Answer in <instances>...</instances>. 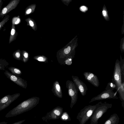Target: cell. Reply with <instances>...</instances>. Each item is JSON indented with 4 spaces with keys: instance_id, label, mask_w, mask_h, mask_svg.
Segmentation results:
<instances>
[{
    "instance_id": "6da1fadb",
    "label": "cell",
    "mask_w": 124,
    "mask_h": 124,
    "mask_svg": "<svg viewBox=\"0 0 124 124\" xmlns=\"http://www.w3.org/2000/svg\"><path fill=\"white\" fill-rule=\"evenodd\" d=\"M39 99L33 98L21 102L8 112L6 118L14 116L28 111L35 107L38 103Z\"/></svg>"
},
{
    "instance_id": "7a4b0ae2",
    "label": "cell",
    "mask_w": 124,
    "mask_h": 124,
    "mask_svg": "<svg viewBox=\"0 0 124 124\" xmlns=\"http://www.w3.org/2000/svg\"><path fill=\"white\" fill-rule=\"evenodd\" d=\"M112 106V104L107 103L106 102H98V105L90 118V124H97L99 119Z\"/></svg>"
},
{
    "instance_id": "3957f363",
    "label": "cell",
    "mask_w": 124,
    "mask_h": 124,
    "mask_svg": "<svg viewBox=\"0 0 124 124\" xmlns=\"http://www.w3.org/2000/svg\"><path fill=\"white\" fill-rule=\"evenodd\" d=\"M98 105V103L94 105L86 106L80 110L77 117L80 124H85L90 119Z\"/></svg>"
},
{
    "instance_id": "277c9868",
    "label": "cell",
    "mask_w": 124,
    "mask_h": 124,
    "mask_svg": "<svg viewBox=\"0 0 124 124\" xmlns=\"http://www.w3.org/2000/svg\"><path fill=\"white\" fill-rule=\"evenodd\" d=\"M119 62V61L118 59H117L115 63L112 79V82L114 83L116 86V90L117 92L120 88L122 83Z\"/></svg>"
},
{
    "instance_id": "5b68a950",
    "label": "cell",
    "mask_w": 124,
    "mask_h": 124,
    "mask_svg": "<svg viewBox=\"0 0 124 124\" xmlns=\"http://www.w3.org/2000/svg\"><path fill=\"white\" fill-rule=\"evenodd\" d=\"M117 92H115L109 89H105L100 94L92 98L89 101L91 103L94 101L109 99H118L116 95Z\"/></svg>"
},
{
    "instance_id": "8992f818",
    "label": "cell",
    "mask_w": 124,
    "mask_h": 124,
    "mask_svg": "<svg viewBox=\"0 0 124 124\" xmlns=\"http://www.w3.org/2000/svg\"><path fill=\"white\" fill-rule=\"evenodd\" d=\"M19 93L12 95H8L0 99V111L8 107L13 102L16 100L20 96Z\"/></svg>"
},
{
    "instance_id": "52a82bcc",
    "label": "cell",
    "mask_w": 124,
    "mask_h": 124,
    "mask_svg": "<svg viewBox=\"0 0 124 124\" xmlns=\"http://www.w3.org/2000/svg\"><path fill=\"white\" fill-rule=\"evenodd\" d=\"M69 94L71 97V101L70 107L71 108H72L77 101L78 93L79 90L74 83L71 81H69Z\"/></svg>"
},
{
    "instance_id": "ba28073f",
    "label": "cell",
    "mask_w": 124,
    "mask_h": 124,
    "mask_svg": "<svg viewBox=\"0 0 124 124\" xmlns=\"http://www.w3.org/2000/svg\"><path fill=\"white\" fill-rule=\"evenodd\" d=\"M63 112V108L58 106L54 108L51 111L47 113L46 115L42 117V119L46 121L48 119L55 120L60 118Z\"/></svg>"
},
{
    "instance_id": "9c48e42d",
    "label": "cell",
    "mask_w": 124,
    "mask_h": 124,
    "mask_svg": "<svg viewBox=\"0 0 124 124\" xmlns=\"http://www.w3.org/2000/svg\"><path fill=\"white\" fill-rule=\"evenodd\" d=\"M19 0H11L8 4L2 9L0 14V18H3L11 11L15 9L19 2Z\"/></svg>"
},
{
    "instance_id": "30bf717a",
    "label": "cell",
    "mask_w": 124,
    "mask_h": 124,
    "mask_svg": "<svg viewBox=\"0 0 124 124\" xmlns=\"http://www.w3.org/2000/svg\"><path fill=\"white\" fill-rule=\"evenodd\" d=\"M72 78L74 83L77 86L82 96H85L88 90L87 87L85 84L77 76H72Z\"/></svg>"
},
{
    "instance_id": "8fae6325",
    "label": "cell",
    "mask_w": 124,
    "mask_h": 124,
    "mask_svg": "<svg viewBox=\"0 0 124 124\" xmlns=\"http://www.w3.org/2000/svg\"><path fill=\"white\" fill-rule=\"evenodd\" d=\"M85 79L94 86L98 87L100 85L99 80L97 77L93 73L85 72L83 73Z\"/></svg>"
},
{
    "instance_id": "7c38bea8",
    "label": "cell",
    "mask_w": 124,
    "mask_h": 124,
    "mask_svg": "<svg viewBox=\"0 0 124 124\" xmlns=\"http://www.w3.org/2000/svg\"><path fill=\"white\" fill-rule=\"evenodd\" d=\"M4 73L8 78L17 85L23 88L25 87V85L22 78L14 75L7 70Z\"/></svg>"
},
{
    "instance_id": "4fadbf2b",
    "label": "cell",
    "mask_w": 124,
    "mask_h": 124,
    "mask_svg": "<svg viewBox=\"0 0 124 124\" xmlns=\"http://www.w3.org/2000/svg\"><path fill=\"white\" fill-rule=\"evenodd\" d=\"M119 119L117 115L114 113L111 115L103 124H118Z\"/></svg>"
},
{
    "instance_id": "5bb4252c",
    "label": "cell",
    "mask_w": 124,
    "mask_h": 124,
    "mask_svg": "<svg viewBox=\"0 0 124 124\" xmlns=\"http://www.w3.org/2000/svg\"><path fill=\"white\" fill-rule=\"evenodd\" d=\"M17 34L18 33L16 29L15 25L12 24L9 42V44L16 39Z\"/></svg>"
},
{
    "instance_id": "9a60e30c",
    "label": "cell",
    "mask_w": 124,
    "mask_h": 124,
    "mask_svg": "<svg viewBox=\"0 0 124 124\" xmlns=\"http://www.w3.org/2000/svg\"><path fill=\"white\" fill-rule=\"evenodd\" d=\"M120 58L119 64L121 75V80L122 82H124V59H122L121 55Z\"/></svg>"
},
{
    "instance_id": "2e32d148",
    "label": "cell",
    "mask_w": 124,
    "mask_h": 124,
    "mask_svg": "<svg viewBox=\"0 0 124 124\" xmlns=\"http://www.w3.org/2000/svg\"><path fill=\"white\" fill-rule=\"evenodd\" d=\"M8 69L12 74L16 76L20 75L22 73L20 69L15 67H11L8 68Z\"/></svg>"
},
{
    "instance_id": "e0dca14e",
    "label": "cell",
    "mask_w": 124,
    "mask_h": 124,
    "mask_svg": "<svg viewBox=\"0 0 124 124\" xmlns=\"http://www.w3.org/2000/svg\"><path fill=\"white\" fill-rule=\"evenodd\" d=\"M102 15L105 19L107 21L109 20V18L108 16V11L105 5L102 8Z\"/></svg>"
},
{
    "instance_id": "ac0fdd59",
    "label": "cell",
    "mask_w": 124,
    "mask_h": 124,
    "mask_svg": "<svg viewBox=\"0 0 124 124\" xmlns=\"http://www.w3.org/2000/svg\"><path fill=\"white\" fill-rule=\"evenodd\" d=\"M60 118L62 120L65 121H70L71 120L69 115L66 112H64L62 113Z\"/></svg>"
},
{
    "instance_id": "d6986e66",
    "label": "cell",
    "mask_w": 124,
    "mask_h": 124,
    "mask_svg": "<svg viewBox=\"0 0 124 124\" xmlns=\"http://www.w3.org/2000/svg\"><path fill=\"white\" fill-rule=\"evenodd\" d=\"M10 16L7 15L4 17L2 20L0 22V30L5 24L8 21L9 19Z\"/></svg>"
},
{
    "instance_id": "ffe728a7",
    "label": "cell",
    "mask_w": 124,
    "mask_h": 124,
    "mask_svg": "<svg viewBox=\"0 0 124 124\" xmlns=\"http://www.w3.org/2000/svg\"><path fill=\"white\" fill-rule=\"evenodd\" d=\"M13 56L15 59L19 60H20L21 54L20 50L18 49L14 52L13 54Z\"/></svg>"
},
{
    "instance_id": "44dd1931",
    "label": "cell",
    "mask_w": 124,
    "mask_h": 124,
    "mask_svg": "<svg viewBox=\"0 0 124 124\" xmlns=\"http://www.w3.org/2000/svg\"><path fill=\"white\" fill-rule=\"evenodd\" d=\"M116 87L115 84L112 82L108 83L105 89H109L113 91L114 89H116Z\"/></svg>"
},
{
    "instance_id": "7402d4cb",
    "label": "cell",
    "mask_w": 124,
    "mask_h": 124,
    "mask_svg": "<svg viewBox=\"0 0 124 124\" xmlns=\"http://www.w3.org/2000/svg\"><path fill=\"white\" fill-rule=\"evenodd\" d=\"M20 19L19 18V16H15L13 17L12 20V24L15 25L18 24L20 22Z\"/></svg>"
},
{
    "instance_id": "603a6c76",
    "label": "cell",
    "mask_w": 124,
    "mask_h": 124,
    "mask_svg": "<svg viewBox=\"0 0 124 124\" xmlns=\"http://www.w3.org/2000/svg\"><path fill=\"white\" fill-rule=\"evenodd\" d=\"M120 48L121 53H124V37L121 39Z\"/></svg>"
},
{
    "instance_id": "cb8c5ba5",
    "label": "cell",
    "mask_w": 124,
    "mask_h": 124,
    "mask_svg": "<svg viewBox=\"0 0 124 124\" xmlns=\"http://www.w3.org/2000/svg\"><path fill=\"white\" fill-rule=\"evenodd\" d=\"M73 57V56L71 55L70 57L67 59L65 62L66 64L68 65H71L72 63V58Z\"/></svg>"
},
{
    "instance_id": "d4e9b609",
    "label": "cell",
    "mask_w": 124,
    "mask_h": 124,
    "mask_svg": "<svg viewBox=\"0 0 124 124\" xmlns=\"http://www.w3.org/2000/svg\"><path fill=\"white\" fill-rule=\"evenodd\" d=\"M80 10L82 12H85L87 11L88 8L85 6H82L79 8Z\"/></svg>"
},
{
    "instance_id": "484cf974",
    "label": "cell",
    "mask_w": 124,
    "mask_h": 124,
    "mask_svg": "<svg viewBox=\"0 0 124 124\" xmlns=\"http://www.w3.org/2000/svg\"><path fill=\"white\" fill-rule=\"evenodd\" d=\"M71 49V47L70 46H68L67 48L64 50V52L66 54H69L70 52Z\"/></svg>"
},
{
    "instance_id": "4316f807",
    "label": "cell",
    "mask_w": 124,
    "mask_h": 124,
    "mask_svg": "<svg viewBox=\"0 0 124 124\" xmlns=\"http://www.w3.org/2000/svg\"><path fill=\"white\" fill-rule=\"evenodd\" d=\"M23 61H24L25 59H27L28 56V53L27 52H24L23 54Z\"/></svg>"
},
{
    "instance_id": "83f0119b",
    "label": "cell",
    "mask_w": 124,
    "mask_h": 124,
    "mask_svg": "<svg viewBox=\"0 0 124 124\" xmlns=\"http://www.w3.org/2000/svg\"><path fill=\"white\" fill-rule=\"evenodd\" d=\"M25 120H20L19 121L15 122L12 124H21Z\"/></svg>"
},
{
    "instance_id": "f1b7e54d",
    "label": "cell",
    "mask_w": 124,
    "mask_h": 124,
    "mask_svg": "<svg viewBox=\"0 0 124 124\" xmlns=\"http://www.w3.org/2000/svg\"><path fill=\"white\" fill-rule=\"evenodd\" d=\"M2 4V0H0V14L2 11L1 8Z\"/></svg>"
},
{
    "instance_id": "f546056e",
    "label": "cell",
    "mask_w": 124,
    "mask_h": 124,
    "mask_svg": "<svg viewBox=\"0 0 124 124\" xmlns=\"http://www.w3.org/2000/svg\"><path fill=\"white\" fill-rule=\"evenodd\" d=\"M31 8L28 9L26 12V13L27 14H30L31 12Z\"/></svg>"
},
{
    "instance_id": "4dcf8cb0",
    "label": "cell",
    "mask_w": 124,
    "mask_h": 124,
    "mask_svg": "<svg viewBox=\"0 0 124 124\" xmlns=\"http://www.w3.org/2000/svg\"><path fill=\"white\" fill-rule=\"evenodd\" d=\"M56 87L58 91L59 92L60 89V87L59 85L58 84H56Z\"/></svg>"
},
{
    "instance_id": "1f68e13d",
    "label": "cell",
    "mask_w": 124,
    "mask_h": 124,
    "mask_svg": "<svg viewBox=\"0 0 124 124\" xmlns=\"http://www.w3.org/2000/svg\"><path fill=\"white\" fill-rule=\"evenodd\" d=\"M124 18H123V25L122 26V34H124Z\"/></svg>"
},
{
    "instance_id": "d6a6232c",
    "label": "cell",
    "mask_w": 124,
    "mask_h": 124,
    "mask_svg": "<svg viewBox=\"0 0 124 124\" xmlns=\"http://www.w3.org/2000/svg\"><path fill=\"white\" fill-rule=\"evenodd\" d=\"M38 60L40 61H42L43 60V58L42 57H39L38 59Z\"/></svg>"
},
{
    "instance_id": "836d02e7",
    "label": "cell",
    "mask_w": 124,
    "mask_h": 124,
    "mask_svg": "<svg viewBox=\"0 0 124 124\" xmlns=\"http://www.w3.org/2000/svg\"><path fill=\"white\" fill-rule=\"evenodd\" d=\"M29 23L30 25L31 26H34V24L33 22L31 21H30L29 22Z\"/></svg>"
},
{
    "instance_id": "e575fe53",
    "label": "cell",
    "mask_w": 124,
    "mask_h": 124,
    "mask_svg": "<svg viewBox=\"0 0 124 124\" xmlns=\"http://www.w3.org/2000/svg\"><path fill=\"white\" fill-rule=\"evenodd\" d=\"M8 123L7 122H5V121L1 122H0V124H7Z\"/></svg>"
}]
</instances>
